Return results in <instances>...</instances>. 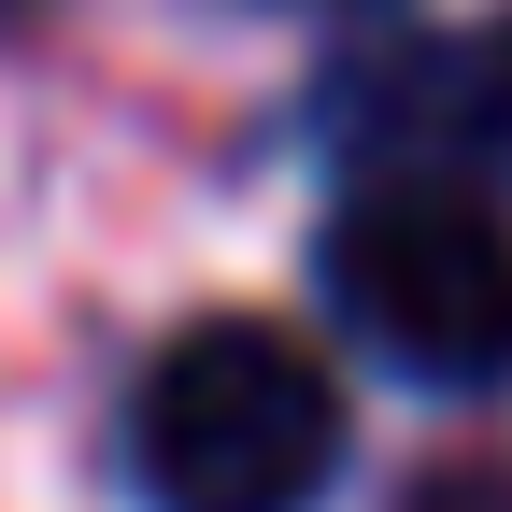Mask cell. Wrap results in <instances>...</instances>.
I'll return each instance as SVG.
<instances>
[{"mask_svg":"<svg viewBox=\"0 0 512 512\" xmlns=\"http://www.w3.org/2000/svg\"><path fill=\"white\" fill-rule=\"evenodd\" d=\"M328 15H342V0H328Z\"/></svg>","mask_w":512,"mask_h":512,"instance_id":"6","label":"cell"},{"mask_svg":"<svg viewBox=\"0 0 512 512\" xmlns=\"http://www.w3.org/2000/svg\"><path fill=\"white\" fill-rule=\"evenodd\" d=\"M15 15H29V0H0V29H15Z\"/></svg>","mask_w":512,"mask_h":512,"instance_id":"5","label":"cell"},{"mask_svg":"<svg viewBox=\"0 0 512 512\" xmlns=\"http://www.w3.org/2000/svg\"><path fill=\"white\" fill-rule=\"evenodd\" d=\"M342 470V384L299 328L214 313L128 399V484L143 512H313Z\"/></svg>","mask_w":512,"mask_h":512,"instance_id":"1","label":"cell"},{"mask_svg":"<svg viewBox=\"0 0 512 512\" xmlns=\"http://www.w3.org/2000/svg\"><path fill=\"white\" fill-rule=\"evenodd\" d=\"M413 512H512V470H441Z\"/></svg>","mask_w":512,"mask_h":512,"instance_id":"4","label":"cell"},{"mask_svg":"<svg viewBox=\"0 0 512 512\" xmlns=\"http://www.w3.org/2000/svg\"><path fill=\"white\" fill-rule=\"evenodd\" d=\"M328 143L356 171H427V185H498L512 171V0L441 29H370L328 72Z\"/></svg>","mask_w":512,"mask_h":512,"instance_id":"3","label":"cell"},{"mask_svg":"<svg viewBox=\"0 0 512 512\" xmlns=\"http://www.w3.org/2000/svg\"><path fill=\"white\" fill-rule=\"evenodd\" d=\"M313 299L399 384H512V214L484 185L356 171L313 228Z\"/></svg>","mask_w":512,"mask_h":512,"instance_id":"2","label":"cell"}]
</instances>
